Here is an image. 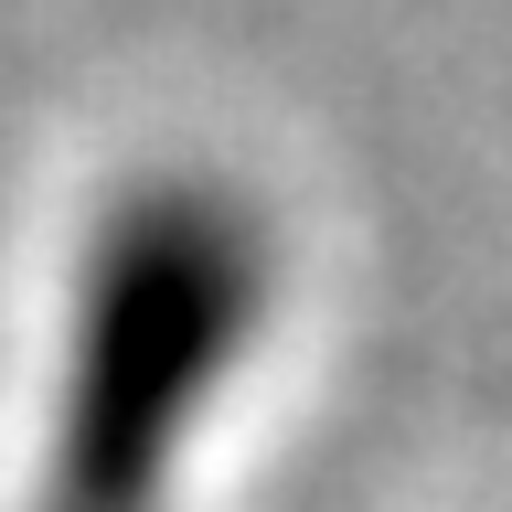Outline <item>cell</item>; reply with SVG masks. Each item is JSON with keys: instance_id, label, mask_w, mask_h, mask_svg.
<instances>
[{"instance_id": "1", "label": "cell", "mask_w": 512, "mask_h": 512, "mask_svg": "<svg viewBox=\"0 0 512 512\" xmlns=\"http://www.w3.org/2000/svg\"><path fill=\"white\" fill-rule=\"evenodd\" d=\"M267 320V246L214 182H150L75 256L32 438V512H171Z\"/></svg>"}]
</instances>
